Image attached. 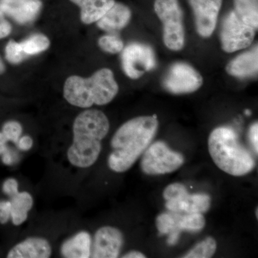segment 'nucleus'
<instances>
[{
    "label": "nucleus",
    "instance_id": "1",
    "mask_svg": "<svg viewBox=\"0 0 258 258\" xmlns=\"http://www.w3.org/2000/svg\"><path fill=\"white\" fill-rule=\"evenodd\" d=\"M158 127L157 115L136 117L123 123L111 139L109 169L116 173L130 169L152 144Z\"/></svg>",
    "mask_w": 258,
    "mask_h": 258
},
{
    "label": "nucleus",
    "instance_id": "2",
    "mask_svg": "<svg viewBox=\"0 0 258 258\" xmlns=\"http://www.w3.org/2000/svg\"><path fill=\"white\" fill-rule=\"evenodd\" d=\"M110 129L108 117L97 109H88L80 113L73 125V142L67 152L71 165L80 169L93 166L102 149V141Z\"/></svg>",
    "mask_w": 258,
    "mask_h": 258
},
{
    "label": "nucleus",
    "instance_id": "3",
    "mask_svg": "<svg viewBox=\"0 0 258 258\" xmlns=\"http://www.w3.org/2000/svg\"><path fill=\"white\" fill-rule=\"evenodd\" d=\"M118 90L113 71L101 69L89 78L70 76L64 83L63 96L72 106L89 108L93 105L104 106L111 103Z\"/></svg>",
    "mask_w": 258,
    "mask_h": 258
},
{
    "label": "nucleus",
    "instance_id": "4",
    "mask_svg": "<svg viewBox=\"0 0 258 258\" xmlns=\"http://www.w3.org/2000/svg\"><path fill=\"white\" fill-rule=\"evenodd\" d=\"M208 149L217 167L230 175H246L255 166L252 154L240 143L237 134L230 127L214 129L209 137Z\"/></svg>",
    "mask_w": 258,
    "mask_h": 258
},
{
    "label": "nucleus",
    "instance_id": "5",
    "mask_svg": "<svg viewBox=\"0 0 258 258\" xmlns=\"http://www.w3.org/2000/svg\"><path fill=\"white\" fill-rule=\"evenodd\" d=\"M156 14L163 24V40L169 50H181L185 45L183 12L178 0H156Z\"/></svg>",
    "mask_w": 258,
    "mask_h": 258
},
{
    "label": "nucleus",
    "instance_id": "6",
    "mask_svg": "<svg viewBox=\"0 0 258 258\" xmlns=\"http://www.w3.org/2000/svg\"><path fill=\"white\" fill-rule=\"evenodd\" d=\"M184 163L182 154L171 150L164 142H157L144 152L141 168L149 175H161L174 172Z\"/></svg>",
    "mask_w": 258,
    "mask_h": 258
},
{
    "label": "nucleus",
    "instance_id": "7",
    "mask_svg": "<svg viewBox=\"0 0 258 258\" xmlns=\"http://www.w3.org/2000/svg\"><path fill=\"white\" fill-rule=\"evenodd\" d=\"M165 207L169 211L185 214H203L208 212L211 198L206 194L189 195L184 184L174 183L166 186L163 192Z\"/></svg>",
    "mask_w": 258,
    "mask_h": 258
},
{
    "label": "nucleus",
    "instance_id": "8",
    "mask_svg": "<svg viewBox=\"0 0 258 258\" xmlns=\"http://www.w3.org/2000/svg\"><path fill=\"white\" fill-rule=\"evenodd\" d=\"M121 52L122 69L129 79H138L157 66L155 52L147 44L133 42Z\"/></svg>",
    "mask_w": 258,
    "mask_h": 258
},
{
    "label": "nucleus",
    "instance_id": "9",
    "mask_svg": "<svg viewBox=\"0 0 258 258\" xmlns=\"http://www.w3.org/2000/svg\"><path fill=\"white\" fill-rule=\"evenodd\" d=\"M255 30L241 20L235 12L231 11L222 23L220 40L222 50L234 52L249 47L253 42Z\"/></svg>",
    "mask_w": 258,
    "mask_h": 258
},
{
    "label": "nucleus",
    "instance_id": "10",
    "mask_svg": "<svg viewBox=\"0 0 258 258\" xmlns=\"http://www.w3.org/2000/svg\"><path fill=\"white\" fill-rule=\"evenodd\" d=\"M203 79L192 66L184 62L171 64L164 76L163 86L173 94H186L201 88Z\"/></svg>",
    "mask_w": 258,
    "mask_h": 258
},
{
    "label": "nucleus",
    "instance_id": "11",
    "mask_svg": "<svg viewBox=\"0 0 258 258\" xmlns=\"http://www.w3.org/2000/svg\"><path fill=\"white\" fill-rule=\"evenodd\" d=\"M123 233L118 229L104 226L95 233L91 248V257L93 258H116L123 247Z\"/></svg>",
    "mask_w": 258,
    "mask_h": 258
},
{
    "label": "nucleus",
    "instance_id": "12",
    "mask_svg": "<svg viewBox=\"0 0 258 258\" xmlns=\"http://www.w3.org/2000/svg\"><path fill=\"white\" fill-rule=\"evenodd\" d=\"M195 15L199 35L210 37L216 28L222 0H188Z\"/></svg>",
    "mask_w": 258,
    "mask_h": 258
},
{
    "label": "nucleus",
    "instance_id": "13",
    "mask_svg": "<svg viewBox=\"0 0 258 258\" xmlns=\"http://www.w3.org/2000/svg\"><path fill=\"white\" fill-rule=\"evenodd\" d=\"M42 8L41 0H0V10L20 25L32 23Z\"/></svg>",
    "mask_w": 258,
    "mask_h": 258
},
{
    "label": "nucleus",
    "instance_id": "14",
    "mask_svg": "<svg viewBox=\"0 0 258 258\" xmlns=\"http://www.w3.org/2000/svg\"><path fill=\"white\" fill-rule=\"evenodd\" d=\"M52 254L50 242L42 237L25 239L8 252V258H48Z\"/></svg>",
    "mask_w": 258,
    "mask_h": 258
},
{
    "label": "nucleus",
    "instance_id": "15",
    "mask_svg": "<svg viewBox=\"0 0 258 258\" xmlns=\"http://www.w3.org/2000/svg\"><path fill=\"white\" fill-rule=\"evenodd\" d=\"M258 48L257 45L252 50L243 52L231 60L227 67V74L239 79L252 77L257 74Z\"/></svg>",
    "mask_w": 258,
    "mask_h": 258
},
{
    "label": "nucleus",
    "instance_id": "16",
    "mask_svg": "<svg viewBox=\"0 0 258 258\" xmlns=\"http://www.w3.org/2000/svg\"><path fill=\"white\" fill-rule=\"evenodd\" d=\"M79 10L80 19L86 25L96 23L114 5L115 0H68Z\"/></svg>",
    "mask_w": 258,
    "mask_h": 258
},
{
    "label": "nucleus",
    "instance_id": "17",
    "mask_svg": "<svg viewBox=\"0 0 258 258\" xmlns=\"http://www.w3.org/2000/svg\"><path fill=\"white\" fill-rule=\"evenodd\" d=\"M132 18V11L127 5L115 3L98 22L97 26L107 32L117 31L126 27Z\"/></svg>",
    "mask_w": 258,
    "mask_h": 258
},
{
    "label": "nucleus",
    "instance_id": "18",
    "mask_svg": "<svg viewBox=\"0 0 258 258\" xmlns=\"http://www.w3.org/2000/svg\"><path fill=\"white\" fill-rule=\"evenodd\" d=\"M92 238L86 231H81L67 239L60 247L62 257L66 258L91 257Z\"/></svg>",
    "mask_w": 258,
    "mask_h": 258
},
{
    "label": "nucleus",
    "instance_id": "19",
    "mask_svg": "<svg viewBox=\"0 0 258 258\" xmlns=\"http://www.w3.org/2000/svg\"><path fill=\"white\" fill-rule=\"evenodd\" d=\"M183 214L169 211L161 214L157 217L156 225L159 235H167V244L175 245L179 240V235L182 232L181 220Z\"/></svg>",
    "mask_w": 258,
    "mask_h": 258
},
{
    "label": "nucleus",
    "instance_id": "20",
    "mask_svg": "<svg viewBox=\"0 0 258 258\" xmlns=\"http://www.w3.org/2000/svg\"><path fill=\"white\" fill-rule=\"evenodd\" d=\"M11 219L15 226L21 225L28 219L29 212L33 206V198L27 191L18 192L12 197Z\"/></svg>",
    "mask_w": 258,
    "mask_h": 258
},
{
    "label": "nucleus",
    "instance_id": "21",
    "mask_svg": "<svg viewBox=\"0 0 258 258\" xmlns=\"http://www.w3.org/2000/svg\"><path fill=\"white\" fill-rule=\"evenodd\" d=\"M236 15L244 23L257 30L258 0H234Z\"/></svg>",
    "mask_w": 258,
    "mask_h": 258
},
{
    "label": "nucleus",
    "instance_id": "22",
    "mask_svg": "<svg viewBox=\"0 0 258 258\" xmlns=\"http://www.w3.org/2000/svg\"><path fill=\"white\" fill-rule=\"evenodd\" d=\"M20 43L28 57L45 52L50 46V39L41 33L34 34Z\"/></svg>",
    "mask_w": 258,
    "mask_h": 258
},
{
    "label": "nucleus",
    "instance_id": "23",
    "mask_svg": "<svg viewBox=\"0 0 258 258\" xmlns=\"http://www.w3.org/2000/svg\"><path fill=\"white\" fill-rule=\"evenodd\" d=\"M217 242L213 237H207L197 244L184 257L185 258H210L216 252Z\"/></svg>",
    "mask_w": 258,
    "mask_h": 258
},
{
    "label": "nucleus",
    "instance_id": "24",
    "mask_svg": "<svg viewBox=\"0 0 258 258\" xmlns=\"http://www.w3.org/2000/svg\"><path fill=\"white\" fill-rule=\"evenodd\" d=\"M98 44L102 50L110 54L120 53L124 48L123 40L114 35H103L98 39Z\"/></svg>",
    "mask_w": 258,
    "mask_h": 258
},
{
    "label": "nucleus",
    "instance_id": "25",
    "mask_svg": "<svg viewBox=\"0 0 258 258\" xmlns=\"http://www.w3.org/2000/svg\"><path fill=\"white\" fill-rule=\"evenodd\" d=\"M5 57L10 64H19L28 57L23 52L20 42L11 40L5 47Z\"/></svg>",
    "mask_w": 258,
    "mask_h": 258
},
{
    "label": "nucleus",
    "instance_id": "26",
    "mask_svg": "<svg viewBox=\"0 0 258 258\" xmlns=\"http://www.w3.org/2000/svg\"><path fill=\"white\" fill-rule=\"evenodd\" d=\"M23 131V126L20 123L16 120H9L3 125L2 132L8 141L17 144L21 137Z\"/></svg>",
    "mask_w": 258,
    "mask_h": 258
},
{
    "label": "nucleus",
    "instance_id": "27",
    "mask_svg": "<svg viewBox=\"0 0 258 258\" xmlns=\"http://www.w3.org/2000/svg\"><path fill=\"white\" fill-rule=\"evenodd\" d=\"M11 218V203L0 201V224L7 223Z\"/></svg>",
    "mask_w": 258,
    "mask_h": 258
},
{
    "label": "nucleus",
    "instance_id": "28",
    "mask_svg": "<svg viewBox=\"0 0 258 258\" xmlns=\"http://www.w3.org/2000/svg\"><path fill=\"white\" fill-rule=\"evenodd\" d=\"M19 184L18 181L13 178L7 179L3 184V191L8 196L13 197L19 192Z\"/></svg>",
    "mask_w": 258,
    "mask_h": 258
},
{
    "label": "nucleus",
    "instance_id": "29",
    "mask_svg": "<svg viewBox=\"0 0 258 258\" xmlns=\"http://www.w3.org/2000/svg\"><path fill=\"white\" fill-rule=\"evenodd\" d=\"M13 28L11 24L5 18V15L0 10V40L9 36L11 34Z\"/></svg>",
    "mask_w": 258,
    "mask_h": 258
},
{
    "label": "nucleus",
    "instance_id": "30",
    "mask_svg": "<svg viewBox=\"0 0 258 258\" xmlns=\"http://www.w3.org/2000/svg\"><path fill=\"white\" fill-rule=\"evenodd\" d=\"M248 137L249 142L253 148L254 152L257 154L258 152V124L257 122L251 125L249 129Z\"/></svg>",
    "mask_w": 258,
    "mask_h": 258
},
{
    "label": "nucleus",
    "instance_id": "31",
    "mask_svg": "<svg viewBox=\"0 0 258 258\" xmlns=\"http://www.w3.org/2000/svg\"><path fill=\"white\" fill-rule=\"evenodd\" d=\"M16 144L20 150L23 151V152H28L32 149V146H33V139L30 136H23V137H20Z\"/></svg>",
    "mask_w": 258,
    "mask_h": 258
},
{
    "label": "nucleus",
    "instance_id": "32",
    "mask_svg": "<svg viewBox=\"0 0 258 258\" xmlns=\"http://www.w3.org/2000/svg\"><path fill=\"white\" fill-rule=\"evenodd\" d=\"M8 142V139L3 132H0V155L4 154L8 150V147H7V142Z\"/></svg>",
    "mask_w": 258,
    "mask_h": 258
},
{
    "label": "nucleus",
    "instance_id": "33",
    "mask_svg": "<svg viewBox=\"0 0 258 258\" xmlns=\"http://www.w3.org/2000/svg\"><path fill=\"white\" fill-rule=\"evenodd\" d=\"M123 258H145V254L142 253V252H138V251H131V252H127L122 257Z\"/></svg>",
    "mask_w": 258,
    "mask_h": 258
},
{
    "label": "nucleus",
    "instance_id": "34",
    "mask_svg": "<svg viewBox=\"0 0 258 258\" xmlns=\"http://www.w3.org/2000/svg\"><path fill=\"white\" fill-rule=\"evenodd\" d=\"M13 156L12 155L10 151L7 150L6 152L3 154V161L4 164L7 165H10L13 164Z\"/></svg>",
    "mask_w": 258,
    "mask_h": 258
},
{
    "label": "nucleus",
    "instance_id": "35",
    "mask_svg": "<svg viewBox=\"0 0 258 258\" xmlns=\"http://www.w3.org/2000/svg\"><path fill=\"white\" fill-rule=\"evenodd\" d=\"M5 71H6V66H5L4 61H3L2 57H0V76L4 74Z\"/></svg>",
    "mask_w": 258,
    "mask_h": 258
},
{
    "label": "nucleus",
    "instance_id": "36",
    "mask_svg": "<svg viewBox=\"0 0 258 258\" xmlns=\"http://www.w3.org/2000/svg\"><path fill=\"white\" fill-rule=\"evenodd\" d=\"M245 114L247 115H251V111H249V110H246L245 111Z\"/></svg>",
    "mask_w": 258,
    "mask_h": 258
},
{
    "label": "nucleus",
    "instance_id": "37",
    "mask_svg": "<svg viewBox=\"0 0 258 258\" xmlns=\"http://www.w3.org/2000/svg\"><path fill=\"white\" fill-rule=\"evenodd\" d=\"M257 210H258L257 209H256V217H257V218L258 217Z\"/></svg>",
    "mask_w": 258,
    "mask_h": 258
}]
</instances>
